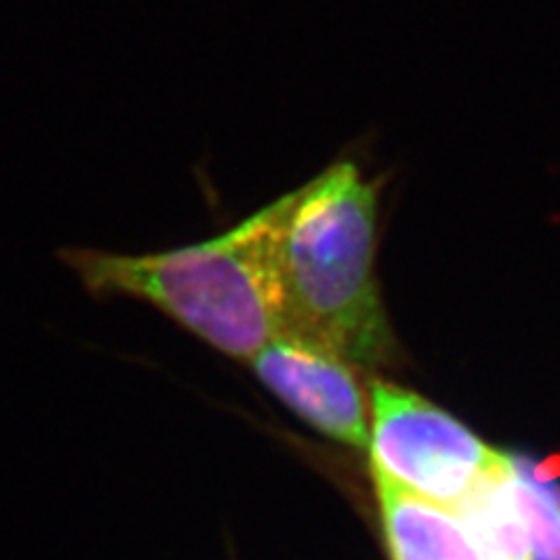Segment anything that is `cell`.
I'll list each match as a JSON object with an SVG mask.
<instances>
[{
    "label": "cell",
    "mask_w": 560,
    "mask_h": 560,
    "mask_svg": "<svg viewBox=\"0 0 560 560\" xmlns=\"http://www.w3.org/2000/svg\"><path fill=\"white\" fill-rule=\"evenodd\" d=\"M248 366L280 405L315 432L353 448L370 446V390L353 362L283 331Z\"/></svg>",
    "instance_id": "277c9868"
},
{
    "label": "cell",
    "mask_w": 560,
    "mask_h": 560,
    "mask_svg": "<svg viewBox=\"0 0 560 560\" xmlns=\"http://www.w3.org/2000/svg\"><path fill=\"white\" fill-rule=\"evenodd\" d=\"M525 560H560V486L545 465L512 455Z\"/></svg>",
    "instance_id": "8992f818"
},
{
    "label": "cell",
    "mask_w": 560,
    "mask_h": 560,
    "mask_svg": "<svg viewBox=\"0 0 560 560\" xmlns=\"http://www.w3.org/2000/svg\"><path fill=\"white\" fill-rule=\"evenodd\" d=\"M378 189L353 162H335L276 199L271 230L283 331L360 370L388 366L399 355L376 276Z\"/></svg>",
    "instance_id": "6da1fadb"
},
{
    "label": "cell",
    "mask_w": 560,
    "mask_h": 560,
    "mask_svg": "<svg viewBox=\"0 0 560 560\" xmlns=\"http://www.w3.org/2000/svg\"><path fill=\"white\" fill-rule=\"evenodd\" d=\"M374 479L393 560H490L453 510L420 500L381 475Z\"/></svg>",
    "instance_id": "5b68a950"
},
{
    "label": "cell",
    "mask_w": 560,
    "mask_h": 560,
    "mask_svg": "<svg viewBox=\"0 0 560 560\" xmlns=\"http://www.w3.org/2000/svg\"><path fill=\"white\" fill-rule=\"evenodd\" d=\"M370 390V448L374 475L407 493L455 510L493 471L502 451L430 399L374 378Z\"/></svg>",
    "instance_id": "3957f363"
},
{
    "label": "cell",
    "mask_w": 560,
    "mask_h": 560,
    "mask_svg": "<svg viewBox=\"0 0 560 560\" xmlns=\"http://www.w3.org/2000/svg\"><path fill=\"white\" fill-rule=\"evenodd\" d=\"M276 201L218 236L156 253L61 248L59 259L94 300L160 311L197 341L248 364L283 331L271 271Z\"/></svg>",
    "instance_id": "7a4b0ae2"
}]
</instances>
